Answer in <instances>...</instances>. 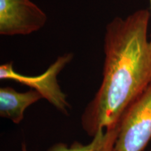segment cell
<instances>
[{
  "mask_svg": "<svg viewBox=\"0 0 151 151\" xmlns=\"http://www.w3.org/2000/svg\"><path fill=\"white\" fill-rule=\"evenodd\" d=\"M150 17L147 9H141L124 19L116 17L106 25L102 81L81 119L89 137L116 126L151 83Z\"/></svg>",
  "mask_w": 151,
  "mask_h": 151,
  "instance_id": "cell-1",
  "label": "cell"
},
{
  "mask_svg": "<svg viewBox=\"0 0 151 151\" xmlns=\"http://www.w3.org/2000/svg\"><path fill=\"white\" fill-rule=\"evenodd\" d=\"M72 53H65L58 57L55 61L43 73L38 76H26L14 70L13 62L0 66V79L13 80L27 86L41 94L50 104L65 115H69L71 105L67 96L62 91L58 81V76L62 69L72 60Z\"/></svg>",
  "mask_w": 151,
  "mask_h": 151,
  "instance_id": "cell-2",
  "label": "cell"
},
{
  "mask_svg": "<svg viewBox=\"0 0 151 151\" xmlns=\"http://www.w3.org/2000/svg\"><path fill=\"white\" fill-rule=\"evenodd\" d=\"M117 151H143L151 140V83L129 106L118 124Z\"/></svg>",
  "mask_w": 151,
  "mask_h": 151,
  "instance_id": "cell-3",
  "label": "cell"
},
{
  "mask_svg": "<svg viewBox=\"0 0 151 151\" xmlns=\"http://www.w3.org/2000/svg\"><path fill=\"white\" fill-rule=\"evenodd\" d=\"M46 14L30 0H0V35H27L45 25Z\"/></svg>",
  "mask_w": 151,
  "mask_h": 151,
  "instance_id": "cell-4",
  "label": "cell"
},
{
  "mask_svg": "<svg viewBox=\"0 0 151 151\" xmlns=\"http://www.w3.org/2000/svg\"><path fill=\"white\" fill-rule=\"evenodd\" d=\"M42 97L39 92L31 89L19 92L11 87L0 88V116L20 124L28 107L37 102Z\"/></svg>",
  "mask_w": 151,
  "mask_h": 151,
  "instance_id": "cell-5",
  "label": "cell"
},
{
  "mask_svg": "<svg viewBox=\"0 0 151 151\" xmlns=\"http://www.w3.org/2000/svg\"><path fill=\"white\" fill-rule=\"evenodd\" d=\"M118 124L115 127L100 129L88 144L73 141L70 146L64 143H57L47 151H117L116 143L118 136Z\"/></svg>",
  "mask_w": 151,
  "mask_h": 151,
  "instance_id": "cell-6",
  "label": "cell"
},
{
  "mask_svg": "<svg viewBox=\"0 0 151 151\" xmlns=\"http://www.w3.org/2000/svg\"><path fill=\"white\" fill-rule=\"evenodd\" d=\"M22 151H27V146L25 144H22Z\"/></svg>",
  "mask_w": 151,
  "mask_h": 151,
  "instance_id": "cell-7",
  "label": "cell"
},
{
  "mask_svg": "<svg viewBox=\"0 0 151 151\" xmlns=\"http://www.w3.org/2000/svg\"><path fill=\"white\" fill-rule=\"evenodd\" d=\"M150 9H151V0H150ZM150 43L151 44V35H150Z\"/></svg>",
  "mask_w": 151,
  "mask_h": 151,
  "instance_id": "cell-8",
  "label": "cell"
},
{
  "mask_svg": "<svg viewBox=\"0 0 151 151\" xmlns=\"http://www.w3.org/2000/svg\"><path fill=\"white\" fill-rule=\"evenodd\" d=\"M150 151H151V150H150Z\"/></svg>",
  "mask_w": 151,
  "mask_h": 151,
  "instance_id": "cell-9",
  "label": "cell"
}]
</instances>
